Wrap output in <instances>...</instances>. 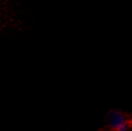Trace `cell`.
I'll list each match as a JSON object with an SVG mask.
<instances>
[{"mask_svg": "<svg viewBox=\"0 0 132 131\" xmlns=\"http://www.w3.org/2000/svg\"><path fill=\"white\" fill-rule=\"evenodd\" d=\"M106 124L112 130L125 131L132 126V121L127 114L119 110H112L106 115Z\"/></svg>", "mask_w": 132, "mask_h": 131, "instance_id": "obj_1", "label": "cell"}]
</instances>
